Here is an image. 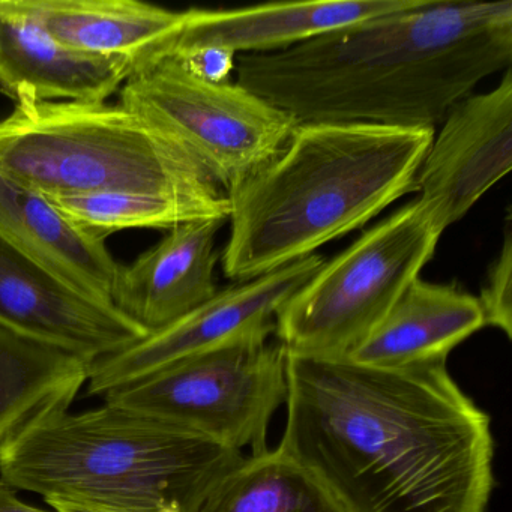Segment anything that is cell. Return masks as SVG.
Wrapping results in <instances>:
<instances>
[{
	"label": "cell",
	"mask_w": 512,
	"mask_h": 512,
	"mask_svg": "<svg viewBox=\"0 0 512 512\" xmlns=\"http://www.w3.org/2000/svg\"><path fill=\"white\" fill-rule=\"evenodd\" d=\"M278 449L344 512H485L491 418L446 362L383 368L287 352Z\"/></svg>",
	"instance_id": "1"
},
{
	"label": "cell",
	"mask_w": 512,
	"mask_h": 512,
	"mask_svg": "<svg viewBox=\"0 0 512 512\" xmlns=\"http://www.w3.org/2000/svg\"><path fill=\"white\" fill-rule=\"evenodd\" d=\"M511 62V0H415L280 52L238 56L235 73L298 124L434 130Z\"/></svg>",
	"instance_id": "2"
},
{
	"label": "cell",
	"mask_w": 512,
	"mask_h": 512,
	"mask_svg": "<svg viewBox=\"0 0 512 512\" xmlns=\"http://www.w3.org/2000/svg\"><path fill=\"white\" fill-rule=\"evenodd\" d=\"M434 130L299 124L283 149L227 193L221 253L236 283L316 254L415 193Z\"/></svg>",
	"instance_id": "3"
},
{
	"label": "cell",
	"mask_w": 512,
	"mask_h": 512,
	"mask_svg": "<svg viewBox=\"0 0 512 512\" xmlns=\"http://www.w3.org/2000/svg\"><path fill=\"white\" fill-rule=\"evenodd\" d=\"M247 455L145 413L104 404L55 413L0 448L17 491L127 512H197Z\"/></svg>",
	"instance_id": "4"
},
{
	"label": "cell",
	"mask_w": 512,
	"mask_h": 512,
	"mask_svg": "<svg viewBox=\"0 0 512 512\" xmlns=\"http://www.w3.org/2000/svg\"><path fill=\"white\" fill-rule=\"evenodd\" d=\"M0 173L49 197L226 196L190 152L119 101L14 103L0 119Z\"/></svg>",
	"instance_id": "5"
},
{
	"label": "cell",
	"mask_w": 512,
	"mask_h": 512,
	"mask_svg": "<svg viewBox=\"0 0 512 512\" xmlns=\"http://www.w3.org/2000/svg\"><path fill=\"white\" fill-rule=\"evenodd\" d=\"M442 235L418 199L407 203L287 299L275 319L278 343L298 355H349L419 278Z\"/></svg>",
	"instance_id": "6"
},
{
	"label": "cell",
	"mask_w": 512,
	"mask_h": 512,
	"mask_svg": "<svg viewBox=\"0 0 512 512\" xmlns=\"http://www.w3.org/2000/svg\"><path fill=\"white\" fill-rule=\"evenodd\" d=\"M251 334L113 389L104 403L202 434L248 457L266 454L272 416L287 398V350Z\"/></svg>",
	"instance_id": "7"
},
{
	"label": "cell",
	"mask_w": 512,
	"mask_h": 512,
	"mask_svg": "<svg viewBox=\"0 0 512 512\" xmlns=\"http://www.w3.org/2000/svg\"><path fill=\"white\" fill-rule=\"evenodd\" d=\"M119 103L169 134L229 193L289 142L298 122L238 83H211L175 59L137 71Z\"/></svg>",
	"instance_id": "8"
},
{
	"label": "cell",
	"mask_w": 512,
	"mask_h": 512,
	"mask_svg": "<svg viewBox=\"0 0 512 512\" xmlns=\"http://www.w3.org/2000/svg\"><path fill=\"white\" fill-rule=\"evenodd\" d=\"M325 263L311 254L277 271L218 290L196 310L149 332L121 352L92 362L89 397L143 379L161 368L251 334H275L278 311Z\"/></svg>",
	"instance_id": "9"
},
{
	"label": "cell",
	"mask_w": 512,
	"mask_h": 512,
	"mask_svg": "<svg viewBox=\"0 0 512 512\" xmlns=\"http://www.w3.org/2000/svg\"><path fill=\"white\" fill-rule=\"evenodd\" d=\"M512 166V71L496 88L469 95L442 121L416 175V199L440 232L466 217Z\"/></svg>",
	"instance_id": "10"
},
{
	"label": "cell",
	"mask_w": 512,
	"mask_h": 512,
	"mask_svg": "<svg viewBox=\"0 0 512 512\" xmlns=\"http://www.w3.org/2000/svg\"><path fill=\"white\" fill-rule=\"evenodd\" d=\"M0 326L89 362L148 335L115 305L65 286L0 239Z\"/></svg>",
	"instance_id": "11"
},
{
	"label": "cell",
	"mask_w": 512,
	"mask_h": 512,
	"mask_svg": "<svg viewBox=\"0 0 512 512\" xmlns=\"http://www.w3.org/2000/svg\"><path fill=\"white\" fill-rule=\"evenodd\" d=\"M224 220L169 230L130 265H119L113 305L146 331L166 328L217 295V235Z\"/></svg>",
	"instance_id": "12"
},
{
	"label": "cell",
	"mask_w": 512,
	"mask_h": 512,
	"mask_svg": "<svg viewBox=\"0 0 512 512\" xmlns=\"http://www.w3.org/2000/svg\"><path fill=\"white\" fill-rule=\"evenodd\" d=\"M133 74L127 59L71 49L0 0V83L14 103H101Z\"/></svg>",
	"instance_id": "13"
},
{
	"label": "cell",
	"mask_w": 512,
	"mask_h": 512,
	"mask_svg": "<svg viewBox=\"0 0 512 512\" xmlns=\"http://www.w3.org/2000/svg\"><path fill=\"white\" fill-rule=\"evenodd\" d=\"M0 239L80 295L113 305L119 263L106 239L71 221L46 194L4 173H0Z\"/></svg>",
	"instance_id": "14"
},
{
	"label": "cell",
	"mask_w": 512,
	"mask_h": 512,
	"mask_svg": "<svg viewBox=\"0 0 512 512\" xmlns=\"http://www.w3.org/2000/svg\"><path fill=\"white\" fill-rule=\"evenodd\" d=\"M413 4L415 0H316L235 10L190 8L185 10L184 31L167 58L203 46L221 47L236 56L280 52L328 32L406 10Z\"/></svg>",
	"instance_id": "15"
},
{
	"label": "cell",
	"mask_w": 512,
	"mask_h": 512,
	"mask_svg": "<svg viewBox=\"0 0 512 512\" xmlns=\"http://www.w3.org/2000/svg\"><path fill=\"white\" fill-rule=\"evenodd\" d=\"M71 49L130 61L134 73L167 58L187 23L185 11L139 0H8Z\"/></svg>",
	"instance_id": "16"
},
{
	"label": "cell",
	"mask_w": 512,
	"mask_h": 512,
	"mask_svg": "<svg viewBox=\"0 0 512 512\" xmlns=\"http://www.w3.org/2000/svg\"><path fill=\"white\" fill-rule=\"evenodd\" d=\"M484 326L478 298L452 284L416 278L346 358L383 368L446 362L458 344Z\"/></svg>",
	"instance_id": "17"
},
{
	"label": "cell",
	"mask_w": 512,
	"mask_h": 512,
	"mask_svg": "<svg viewBox=\"0 0 512 512\" xmlns=\"http://www.w3.org/2000/svg\"><path fill=\"white\" fill-rule=\"evenodd\" d=\"M92 362L0 326V448L55 413L70 410Z\"/></svg>",
	"instance_id": "18"
},
{
	"label": "cell",
	"mask_w": 512,
	"mask_h": 512,
	"mask_svg": "<svg viewBox=\"0 0 512 512\" xmlns=\"http://www.w3.org/2000/svg\"><path fill=\"white\" fill-rule=\"evenodd\" d=\"M197 512H344L328 491L280 449L245 457Z\"/></svg>",
	"instance_id": "19"
},
{
	"label": "cell",
	"mask_w": 512,
	"mask_h": 512,
	"mask_svg": "<svg viewBox=\"0 0 512 512\" xmlns=\"http://www.w3.org/2000/svg\"><path fill=\"white\" fill-rule=\"evenodd\" d=\"M49 197V196H47ZM71 221L107 239L130 229L169 230L199 220H229V197L104 193L49 197Z\"/></svg>",
	"instance_id": "20"
},
{
	"label": "cell",
	"mask_w": 512,
	"mask_h": 512,
	"mask_svg": "<svg viewBox=\"0 0 512 512\" xmlns=\"http://www.w3.org/2000/svg\"><path fill=\"white\" fill-rule=\"evenodd\" d=\"M485 326L500 329L512 337V230L505 227L499 256L488 269L487 280L478 298Z\"/></svg>",
	"instance_id": "21"
},
{
	"label": "cell",
	"mask_w": 512,
	"mask_h": 512,
	"mask_svg": "<svg viewBox=\"0 0 512 512\" xmlns=\"http://www.w3.org/2000/svg\"><path fill=\"white\" fill-rule=\"evenodd\" d=\"M175 59L185 71L211 83L229 82L230 74L235 71V53L215 46L193 47L173 53Z\"/></svg>",
	"instance_id": "22"
},
{
	"label": "cell",
	"mask_w": 512,
	"mask_h": 512,
	"mask_svg": "<svg viewBox=\"0 0 512 512\" xmlns=\"http://www.w3.org/2000/svg\"><path fill=\"white\" fill-rule=\"evenodd\" d=\"M0 512H58L55 509L37 508V506L28 505L17 496L16 488L11 487L7 481L0 478Z\"/></svg>",
	"instance_id": "23"
},
{
	"label": "cell",
	"mask_w": 512,
	"mask_h": 512,
	"mask_svg": "<svg viewBox=\"0 0 512 512\" xmlns=\"http://www.w3.org/2000/svg\"><path fill=\"white\" fill-rule=\"evenodd\" d=\"M46 502L58 512H127L70 499H46Z\"/></svg>",
	"instance_id": "24"
},
{
	"label": "cell",
	"mask_w": 512,
	"mask_h": 512,
	"mask_svg": "<svg viewBox=\"0 0 512 512\" xmlns=\"http://www.w3.org/2000/svg\"><path fill=\"white\" fill-rule=\"evenodd\" d=\"M0 95H4V97H7V91H5L4 86H2V83H0Z\"/></svg>",
	"instance_id": "25"
}]
</instances>
